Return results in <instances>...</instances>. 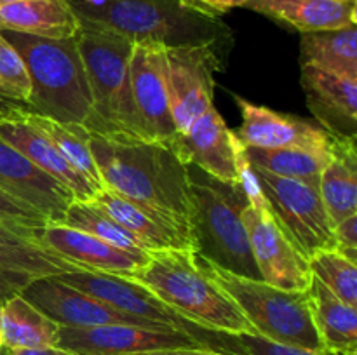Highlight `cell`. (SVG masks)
Wrapping results in <instances>:
<instances>
[{"mask_svg": "<svg viewBox=\"0 0 357 355\" xmlns=\"http://www.w3.org/2000/svg\"><path fill=\"white\" fill-rule=\"evenodd\" d=\"M89 148L105 188L142 205L190 242L187 166L166 143L89 132Z\"/></svg>", "mask_w": 357, "mask_h": 355, "instance_id": "obj_1", "label": "cell"}, {"mask_svg": "<svg viewBox=\"0 0 357 355\" xmlns=\"http://www.w3.org/2000/svg\"><path fill=\"white\" fill-rule=\"evenodd\" d=\"M82 23L108 28L131 42L169 47L215 45L229 54L234 33L218 14L192 0H66Z\"/></svg>", "mask_w": 357, "mask_h": 355, "instance_id": "obj_2", "label": "cell"}, {"mask_svg": "<svg viewBox=\"0 0 357 355\" xmlns=\"http://www.w3.org/2000/svg\"><path fill=\"white\" fill-rule=\"evenodd\" d=\"M187 173L192 251L220 270L239 277L260 278L243 221L244 209L250 205L246 184L243 180L225 183L195 166H187Z\"/></svg>", "mask_w": 357, "mask_h": 355, "instance_id": "obj_3", "label": "cell"}, {"mask_svg": "<svg viewBox=\"0 0 357 355\" xmlns=\"http://www.w3.org/2000/svg\"><path fill=\"white\" fill-rule=\"evenodd\" d=\"M126 277L197 326L230 334L253 333L236 301L206 274L192 249L150 251L149 261Z\"/></svg>", "mask_w": 357, "mask_h": 355, "instance_id": "obj_4", "label": "cell"}, {"mask_svg": "<svg viewBox=\"0 0 357 355\" xmlns=\"http://www.w3.org/2000/svg\"><path fill=\"white\" fill-rule=\"evenodd\" d=\"M0 35L20 52L26 65L31 90L24 108L65 125L86 124L93 97L77 35L44 38L9 30H0Z\"/></svg>", "mask_w": 357, "mask_h": 355, "instance_id": "obj_5", "label": "cell"}, {"mask_svg": "<svg viewBox=\"0 0 357 355\" xmlns=\"http://www.w3.org/2000/svg\"><path fill=\"white\" fill-rule=\"evenodd\" d=\"M77 45L93 97L91 115L82 127L94 134L146 139L131 90L129 65L135 42L108 28L80 21Z\"/></svg>", "mask_w": 357, "mask_h": 355, "instance_id": "obj_6", "label": "cell"}, {"mask_svg": "<svg viewBox=\"0 0 357 355\" xmlns=\"http://www.w3.org/2000/svg\"><path fill=\"white\" fill-rule=\"evenodd\" d=\"M199 261L206 274L236 301L255 334L274 343L324 350L314 322L309 289L289 291L275 287L260 278L239 277L220 270L202 258H199Z\"/></svg>", "mask_w": 357, "mask_h": 355, "instance_id": "obj_7", "label": "cell"}, {"mask_svg": "<svg viewBox=\"0 0 357 355\" xmlns=\"http://www.w3.org/2000/svg\"><path fill=\"white\" fill-rule=\"evenodd\" d=\"M248 169L275 221L307 260L321 251L337 249L335 225L324 207L319 188L298 180L275 176L250 162Z\"/></svg>", "mask_w": 357, "mask_h": 355, "instance_id": "obj_8", "label": "cell"}, {"mask_svg": "<svg viewBox=\"0 0 357 355\" xmlns=\"http://www.w3.org/2000/svg\"><path fill=\"white\" fill-rule=\"evenodd\" d=\"M241 180L246 184L250 195V205L244 209L243 221L250 239L251 254L260 271V278L267 284L289 291L309 289L312 281L309 260L296 249L295 244L275 221L267 200L248 169L244 155Z\"/></svg>", "mask_w": 357, "mask_h": 355, "instance_id": "obj_9", "label": "cell"}, {"mask_svg": "<svg viewBox=\"0 0 357 355\" xmlns=\"http://www.w3.org/2000/svg\"><path fill=\"white\" fill-rule=\"evenodd\" d=\"M63 282L108 303L119 312H124L136 319L149 320V322L160 324L171 329L181 331L195 340L201 341L206 348L218 352L216 347V331L206 329L197 326L192 320L185 319L171 306H167L162 299L157 298L152 291L143 287L138 282L117 274H105V271H86L77 270L68 274L58 275Z\"/></svg>", "mask_w": 357, "mask_h": 355, "instance_id": "obj_10", "label": "cell"}, {"mask_svg": "<svg viewBox=\"0 0 357 355\" xmlns=\"http://www.w3.org/2000/svg\"><path fill=\"white\" fill-rule=\"evenodd\" d=\"M227 54L215 45L166 49L167 90L176 132H183L213 106L215 73L222 72Z\"/></svg>", "mask_w": 357, "mask_h": 355, "instance_id": "obj_11", "label": "cell"}, {"mask_svg": "<svg viewBox=\"0 0 357 355\" xmlns=\"http://www.w3.org/2000/svg\"><path fill=\"white\" fill-rule=\"evenodd\" d=\"M20 294L59 327H96L110 326V324H129V326H142L150 327V329H171V327L119 312L108 303L63 282L58 275L35 278Z\"/></svg>", "mask_w": 357, "mask_h": 355, "instance_id": "obj_12", "label": "cell"}, {"mask_svg": "<svg viewBox=\"0 0 357 355\" xmlns=\"http://www.w3.org/2000/svg\"><path fill=\"white\" fill-rule=\"evenodd\" d=\"M56 347L72 355H135L173 348H206L201 341L181 331L150 329L129 324L59 327Z\"/></svg>", "mask_w": 357, "mask_h": 355, "instance_id": "obj_13", "label": "cell"}, {"mask_svg": "<svg viewBox=\"0 0 357 355\" xmlns=\"http://www.w3.org/2000/svg\"><path fill=\"white\" fill-rule=\"evenodd\" d=\"M166 145L185 166H195L225 183L241 181L243 145L215 106L192 122L183 132H176Z\"/></svg>", "mask_w": 357, "mask_h": 355, "instance_id": "obj_14", "label": "cell"}, {"mask_svg": "<svg viewBox=\"0 0 357 355\" xmlns=\"http://www.w3.org/2000/svg\"><path fill=\"white\" fill-rule=\"evenodd\" d=\"M166 45L136 42L131 56V90L143 134L150 141H162L176 134L167 90Z\"/></svg>", "mask_w": 357, "mask_h": 355, "instance_id": "obj_15", "label": "cell"}, {"mask_svg": "<svg viewBox=\"0 0 357 355\" xmlns=\"http://www.w3.org/2000/svg\"><path fill=\"white\" fill-rule=\"evenodd\" d=\"M35 230L0 221V303L20 294L35 278L80 270L37 242Z\"/></svg>", "mask_w": 357, "mask_h": 355, "instance_id": "obj_16", "label": "cell"}, {"mask_svg": "<svg viewBox=\"0 0 357 355\" xmlns=\"http://www.w3.org/2000/svg\"><path fill=\"white\" fill-rule=\"evenodd\" d=\"M241 111L239 127L234 131L237 141L246 148L278 150L288 146H326L333 136L319 124L296 115L279 113L234 94Z\"/></svg>", "mask_w": 357, "mask_h": 355, "instance_id": "obj_17", "label": "cell"}, {"mask_svg": "<svg viewBox=\"0 0 357 355\" xmlns=\"http://www.w3.org/2000/svg\"><path fill=\"white\" fill-rule=\"evenodd\" d=\"M0 190L40 212L49 223H63L75 200L72 191L56 178L0 138Z\"/></svg>", "mask_w": 357, "mask_h": 355, "instance_id": "obj_18", "label": "cell"}, {"mask_svg": "<svg viewBox=\"0 0 357 355\" xmlns=\"http://www.w3.org/2000/svg\"><path fill=\"white\" fill-rule=\"evenodd\" d=\"M35 239L86 271H105L126 277L149 261V253H131L63 223H47L37 228Z\"/></svg>", "mask_w": 357, "mask_h": 355, "instance_id": "obj_19", "label": "cell"}, {"mask_svg": "<svg viewBox=\"0 0 357 355\" xmlns=\"http://www.w3.org/2000/svg\"><path fill=\"white\" fill-rule=\"evenodd\" d=\"M307 106L321 127L335 138L357 136V80L300 65Z\"/></svg>", "mask_w": 357, "mask_h": 355, "instance_id": "obj_20", "label": "cell"}, {"mask_svg": "<svg viewBox=\"0 0 357 355\" xmlns=\"http://www.w3.org/2000/svg\"><path fill=\"white\" fill-rule=\"evenodd\" d=\"M0 138L14 146L20 153H23L35 166L65 184L73 194L75 200H93L100 194L86 178L80 176L66 162L65 157L47 136L42 134L37 127L24 120V115L23 118H17V120L0 122Z\"/></svg>", "mask_w": 357, "mask_h": 355, "instance_id": "obj_21", "label": "cell"}, {"mask_svg": "<svg viewBox=\"0 0 357 355\" xmlns=\"http://www.w3.org/2000/svg\"><path fill=\"white\" fill-rule=\"evenodd\" d=\"M244 7L300 33L357 24V2L349 0H246Z\"/></svg>", "mask_w": 357, "mask_h": 355, "instance_id": "obj_22", "label": "cell"}, {"mask_svg": "<svg viewBox=\"0 0 357 355\" xmlns=\"http://www.w3.org/2000/svg\"><path fill=\"white\" fill-rule=\"evenodd\" d=\"M79 17L66 0H16L0 6V30L44 38L75 37Z\"/></svg>", "mask_w": 357, "mask_h": 355, "instance_id": "obj_23", "label": "cell"}, {"mask_svg": "<svg viewBox=\"0 0 357 355\" xmlns=\"http://www.w3.org/2000/svg\"><path fill=\"white\" fill-rule=\"evenodd\" d=\"M93 202L115 219L126 232L135 235L149 251L192 249L190 242L176 230L110 188H103Z\"/></svg>", "mask_w": 357, "mask_h": 355, "instance_id": "obj_24", "label": "cell"}, {"mask_svg": "<svg viewBox=\"0 0 357 355\" xmlns=\"http://www.w3.org/2000/svg\"><path fill=\"white\" fill-rule=\"evenodd\" d=\"M330 164L319 180V194L333 225L357 214V146L356 138H335Z\"/></svg>", "mask_w": 357, "mask_h": 355, "instance_id": "obj_25", "label": "cell"}, {"mask_svg": "<svg viewBox=\"0 0 357 355\" xmlns=\"http://www.w3.org/2000/svg\"><path fill=\"white\" fill-rule=\"evenodd\" d=\"M309 292L314 322L324 350L335 355H357V306L338 299L314 277Z\"/></svg>", "mask_w": 357, "mask_h": 355, "instance_id": "obj_26", "label": "cell"}, {"mask_svg": "<svg viewBox=\"0 0 357 355\" xmlns=\"http://www.w3.org/2000/svg\"><path fill=\"white\" fill-rule=\"evenodd\" d=\"M300 65L357 80V24L302 33Z\"/></svg>", "mask_w": 357, "mask_h": 355, "instance_id": "obj_27", "label": "cell"}, {"mask_svg": "<svg viewBox=\"0 0 357 355\" xmlns=\"http://www.w3.org/2000/svg\"><path fill=\"white\" fill-rule=\"evenodd\" d=\"M59 326L21 294H14L0 303V338L2 347L44 348L56 347Z\"/></svg>", "mask_w": 357, "mask_h": 355, "instance_id": "obj_28", "label": "cell"}, {"mask_svg": "<svg viewBox=\"0 0 357 355\" xmlns=\"http://www.w3.org/2000/svg\"><path fill=\"white\" fill-rule=\"evenodd\" d=\"M331 143L326 146H288V148L278 150L243 146V155L251 166L258 169H264L275 176L298 180L319 187L321 174L333 157Z\"/></svg>", "mask_w": 357, "mask_h": 355, "instance_id": "obj_29", "label": "cell"}, {"mask_svg": "<svg viewBox=\"0 0 357 355\" xmlns=\"http://www.w3.org/2000/svg\"><path fill=\"white\" fill-rule=\"evenodd\" d=\"M24 120L30 122L33 127L44 136H47L56 148L61 152L66 162L77 171L82 178H86L98 191L105 188L101 181L100 171H98L96 162H94L93 152L89 148V132L82 125H65L61 122H56L49 117L24 111Z\"/></svg>", "mask_w": 357, "mask_h": 355, "instance_id": "obj_30", "label": "cell"}, {"mask_svg": "<svg viewBox=\"0 0 357 355\" xmlns=\"http://www.w3.org/2000/svg\"><path fill=\"white\" fill-rule=\"evenodd\" d=\"M63 225L93 233V235L100 237L114 246L122 247V249L131 251V253H150L135 235L126 232L115 219H112L93 200H73L63 218Z\"/></svg>", "mask_w": 357, "mask_h": 355, "instance_id": "obj_31", "label": "cell"}, {"mask_svg": "<svg viewBox=\"0 0 357 355\" xmlns=\"http://www.w3.org/2000/svg\"><path fill=\"white\" fill-rule=\"evenodd\" d=\"M310 275L326 285L338 299L357 306V268L337 249L321 251L309 260Z\"/></svg>", "mask_w": 357, "mask_h": 355, "instance_id": "obj_32", "label": "cell"}, {"mask_svg": "<svg viewBox=\"0 0 357 355\" xmlns=\"http://www.w3.org/2000/svg\"><path fill=\"white\" fill-rule=\"evenodd\" d=\"M216 345H218V352L227 355H335L326 350L317 352L274 343L255 333L230 334L216 331Z\"/></svg>", "mask_w": 357, "mask_h": 355, "instance_id": "obj_33", "label": "cell"}, {"mask_svg": "<svg viewBox=\"0 0 357 355\" xmlns=\"http://www.w3.org/2000/svg\"><path fill=\"white\" fill-rule=\"evenodd\" d=\"M31 82L20 52L0 35V97L17 104H26Z\"/></svg>", "mask_w": 357, "mask_h": 355, "instance_id": "obj_34", "label": "cell"}, {"mask_svg": "<svg viewBox=\"0 0 357 355\" xmlns=\"http://www.w3.org/2000/svg\"><path fill=\"white\" fill-rule=\"evenodd\" d=\"M0 221L24 226V228H42L49 223L40 212L24 202L10 197L3 190H0Z\"/></svg>", "mask_w": 357, "mask_h": 355, "instance_id": "obj_35", "label": "cell"}, {"mask_svg": "<svg viewBox=\"0 0 357 355\" xmlns=\"http://www.w3.org/2000/svg\"><path fill=\"white\" fill-rule=\"evenodd\" d=\"M335 240L337 251H340L349 260H357V214L349 216L344 221L335 225Z\"/></svg>", "mask_w": 357, "mask_h": 355, "instance_id": "obj_36", "label": "cell"}, {"mask_svg": "<svg viewBox=\"0 0 357 355\" xmlns=\"http://www.w3.org/2000/svg\"><path fill=\"white\" fill-rule=\"evenodd\" d=\"M192 2L211 10V13L218 14V16L223 13H229L232 9H237V7L246 6V0H192Z\"/></svg>", "mask_w": 357, "mask_h": 355, "instance_id": "obj_37", "label": "cell"}, {"mask_svg": "<svg viewBox=\"0 0 357 355\" xmlns=\"http://www.w3.org/2000/svg\"><path fill=\"white\" fill-rule=\"evenodd\" d=\"M24 111H26V108L23 104L13 103V101H7L3 97H0V122L23 118Z\"/></svg>", "mask_w": 357, "mask_h": 355, "instance_id": "obj_38", "label": "cell"}, {"mask_svg": "<svg viewBox=\"0 0 357 355\" xmlns=\"http://www.w3.org/2000/svg\"><path fill=\"white\" fill-rule=\"evenodd\" d=\"M135 355H227V354L208 350V348H173V350L143 352V354H135Z\"/></svg>", "mask_w": 357, "mask_h": 355, "instance_id": "obj_39", "label": "cell"}, {"mask_svg": "<svg viewBox=\"0 0 357 355\" xmlns=\"http://www.w3.org/2000/svg\"><path fill=\"white\" fill-rule=\"evenodd\" d=\"M9 350V348H7ZM9 355H72L70 352L61 350L58 347H44V348H16L9 350Z\"/></svg>", "mask_w": 357, "mask_h": 355, "instance_id": "obj_40", "label": "cell"}, {"mask_svg": "<svg viewBox=\"0 0 357 355\" xmlns=\"http://www.w3.org/2000/svg\"><path fill=\"white\" fill-rule=\"evenodd\" d=\"M0 355H9V350L6 347H0Z\"/></svg>", "mask_w": 357, "mask_h": 355, "instance_id": "obj_41", "label": "cell"}, {"mask_svg": "<svg viewBox=\"0 0 357 355\" xmlns=\"http://www.w3.org/2000/svg\"><path fill=\"white\" fill-rule=\"evenodd\" d=\"M9 2H16V0H0V6H3V3H9Z\"/></svg>", "mask_w": 357, "mask_h": 355, "instance_id": "obj_42", "label": "cell"}, {"mask_svg": "<svg viewBox=\"0 0 357 355\" xmlns=\"http://www.w3.org/2000/svg\"><path fill=\"white\" fill-rule=\"evenodd\" d=\"M0 347H2V338H0Z\"/></svg>", "mask_w": 357, "mask_h": 355, "instance_id": "obj_43", "label": "cell"}, {"mask_svg": "<svg viewBox=\"0 0 357 355\" xmlns=\"http://www.w3.org/2000/svg\"><path fill=\"white\" fill-rule=\"evenodd\" d=\"M349 2H357V0H349Z\"/></svg>", "mask_w": 357, "mask_h": 355, "instance_id": "obj_44", "label": "cell"}]
</instances>
